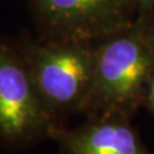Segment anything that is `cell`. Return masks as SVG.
I'll use <instances>...</instances> for the list:
<instances>
[{"label":"cell","instance_id":"7","mask_svg":"<svg viewBox=\"0 0 154 154\" xmlns=\"http://www.w3.org/2000/svg\"><path fill=\"white\" fill-rule=\"evenodd\" d=\"M143 107H145L149 112L154 116V72L150 77L146 86V91H145V96H144V104Z\"/></svg>","mask_w":154,"mask_h":154},{"label":"cell","instance_id":"8","mask_svg":"<svg viewBox=\"0 0 154 154\" xmlns=\"http://www.w3.org/2000/svg\"><path fill=\"white\" fill-rule=\"evenodd\" d=\"M137 5H139V14H137L139 18L154 8V0H137Z\"/></svg>","mask_w":154,"mask_h":154},{"label":"cell","instance_id":"3","mask_svg":"<svg viewBox=\"0 0 154 154\" xmlns=\"http://www.w3.org/2000/svg\"><path fill=\"white\" fill-rule=\"evenodd\" d=\"M63 127L42 102L16 38L0 33V148L22 152Z\"/></svg>","mask_w":154,"mask_h":154},{"label":"cell","instance_id":"4","mask_svg":"<svg viewBox=\"0 0 154 154\" xmlns=\"http://www.w3.org/2000/svg\"><path fill=\"white\" fill-rule=\"evenodd\" d=\"M40 37L96 40L137 19V0H27Z\"/></svg>","mask_w":154,"mask_h":154},{"label":"cell","instance_id":"6","mask_svg":"<svg viewBox=\"0 0 154 154\" xmlns=\"http://www.w3.org/2000/svg\"><path fill=\"white\" fill-rule=\"evenodd\" d=\"M136 21L141 25L146 38L150 42V45L154 48V8L152 11H149L146 14L139 17Z\"/></svg>","mask_w":154,"mask_h":154},{"label":"cell","instance_id":"2","mask_svg":"<svg viewBox=\"0 0 154 154\" xmlns=\"http://www.w3.org/2000/svg\"><path fill=\"white\" fill-rule=\"evenodd\" d=\"M16 41L42 102L62 127L81 116L94 73L95 40L40 37L22 31Z\"/></svg>","mask_w":154,"mask_h":154},{"label":"cell","instance_id":"1","mask_svg":"<svg viewBox=\"0 0 154 154\" xmlns=\"http://www.w3.org/2000/svg\"><path fill=\"white\" fill-rule=\"evenodd\" d=\"M154 72V48L135 21L95 40L94 73L81 116L132 118L144 104Z\"/></svg>","mask_w":154,"mask_h":154},{"label":"cell","instance_id":"5","mask_svg":"<svg viewBox=\"0 0 154 154\" xmlns=\"http://www.w3.org/2000/svg\"><path fill=\"white\" fill-rule=\"evenodd\" d=\"M119 114L84 118L57 132V154H154L131 122Z\"/></svg>","mask_w":154,"mask_h":154}]
</instances>
